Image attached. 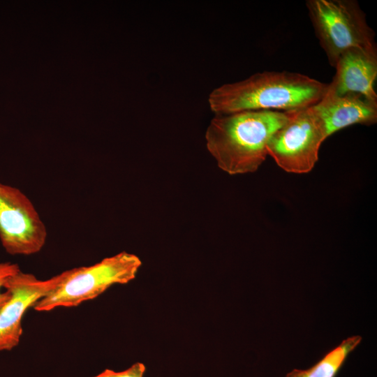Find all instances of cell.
Listing matches in <instances>:
<instances>
[{"instance_id": "2", "label": "cell", "mask_w": 377, "mask_h": 377, "mask_svg": "<svg viewBox=\"0 0 377 377\" xmlns=\"http://www.w3.org/2000/svg\"><path fill=\"white\" fill-rule=\"evenodd\" d=\"M288 117L289 112L267 110L215 115L205 133L207 150L229 175L254 172L268 155L271 137Z\"/></svg>"}, {"instance_id": "9", "label": "cell", "mask_w": 377, "mask_h": 377, "mask_svg": "<svg viewBox=\"0 0 377 377\" xmlns=\"http://www.w3.org/2000/svg\"><path fill=\"white\" fill-rule=\"evenodd\" d=\"M312 108L323 126L326 138L354 124L371 126L377 121V101L359 94L337 95L326 90Z\"/></svg>"}, {"instance_id": "3", "label": "cell", "mask_w": 377, "mask_h": 377, "mask_svg": "<svg viewBox=\"0 0 377 377\" xmlns=\"http://www.w3.org/2000/svg\"><path fill=\"white\" fill-rule=\"evenodd\" d=\"M142 265L140 258L126 251L107 257L90 266L64 271L58 286L33 306L37 311L73 307L93 300L114 284L133 280Z\"/></svg>"}, {"instance_id": "5", "label": "cell", "mask_w": 377, "mask_h": 377, "mask_svg": "<svg viewBox=\"0 0 377 377\" xmlns=\"http://www.w3.org/2000/svg\"><path fill=\"white\" fill-rule=\"evenodd\" d=\"M312 106L289 112L286 122L267 144V154L287 172L308 173L318 160L326 136Z\"/></svg>"}, {"instance_id": "12", "label": "cell", "mask_w": 377, "mask_h": 377, "mask_svg": "<svg viewBox=\"0 0 377 377\" xmlns=\"http://www.w3.org/2000/svg\"><path fill=\"white\" fill-rule=\"evenodd\" d=\"M146 371L145 365L141 362H136L128 369L115 371L106 369L96 376L91 377H144Z\"/></svg>"}, {"instance_id": "7", "label": "cell", "mask_w": 377, "mask_h": 377, "mask_svg": "<svg viewBox=\"0 0 377 377\" xmlns=\"http://www.w3.org/2000/svg\"><path fill=\"white\" fill-rule=\"evenodd\" d=\"M64 272L40 280L21 269L5 285L9 298L0 309V352L16 347L22 334V320L27 310L55 289L62 281Z\"/></svg>"}, {"instance_id": "6", "label": "cell", "mask_w": 377, "mask_h": 377, "mask_svg": "<svg viewBox=\"0 0 377 377\" xmlns=\"http://www.w3.org/2000/svg\"><path fill=\"white\" fill-rule=\"evenodd\" d=\"M47 236L46 226L31 200L19 188L0 182V240L10 255L39 252Z\"/></svg>"}, {"instance_id": "8", "label": "cell", "mask_w": 377, "mask_h": 377, "mask_svg": "<svg viewBox=\"0 0 377 377\" xmlns=\"http://www.w3.org/2000/svg\"><path fill=\"white\" fill-rule=\"evenodd\" d=\"M334 68L335 75L327 91L337 95L355 94L377 101L374 83L377 77L376 45L354 47L343 52Z\"/></svg>"}, {"instance_id": "11", "label": "cell", "mask_w": 377, "mask_h": 377, "mask_svg": "<svg viewBox=\"0 0 377 377\" xmlns=\"http://www.w3.org/2000/svg\"><path fill=\"white\" fill-rule=\"evenodd\" d=\"M20 270L18 265L10 262L0 263V309L9 298V293L5 289L8 279Z\"/></svg>"}, {"instance_id": "4", "label": "cell", "mask_w": 377, "mask_h": 377, "mask_svg": "<svg viewBox=\"0 0 377 377\" xmlns=\"http://www.w3.org/2000/svg\"><path fill=\"white\" fill-rule=\"evenodd\" d=\"M309 17L330 65L349 48L376 45L375 32L355 0H308Z\"/></svg>"}, {"instance_id": "1", "label": "cell", "mask_w": 377, "mask_h": 377, "mask_svg": "<svg viewBox=\"0 0 377 377\" xmlns=\"http://www.w3.org/2000/svg\"><path fill=\"white\" fill-rule=\"evenodd\" d=\"M327 84L289 71H263L224 84L208 96L215 115L242 111L290 112L311 107L325 95Z\"/></svg>"}, {"instance_id": "10", "label": "cell", "mask_w": 377, "mask_h": 377, "mask_svg": "<svg viewBox=\"0 0 377 377\" xmlns=\"http://www.w3.org/2000/svg\"><path fill=\"white\" fill-rule=\"evenodd\" d=\"M361 340L362 337L358 335L350 337L311 368L305 370L295 369L286 377H335L348 354Z\"/></svg>"}]
</instances>
